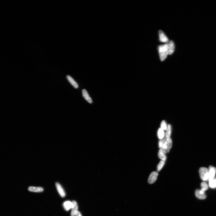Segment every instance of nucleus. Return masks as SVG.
Returning a JSON list of instances; mask_svg holds the SVG:
<instances>
[{"label": "nucleus", "instance_id": "f257e3e1", "mask_svg": "<svg viewBox=\"0 0 216 216\" xmlns=\"http://www.w3.org/2000/svg\"><path fill=\"white\" fill-rule=\"evenodd\" d=\"M158 50L160 60L161 61H163L168 55V43L159 46Z\"/></svg>", "mask_w": 216, "mask_h": 216}, {"label": "nucleus", "instance_id": "f03ea898", "mask_svg": "<svg viewBox=\"0 0 216 216\" xmlns=\"http://www.w3.org/2000/svg\"><path fill=\"white\" fill-rule=\"evenodd\" d=\"M200 178L204 181H208L209 179L208 169L205 167L200 168L199 170Z\"/></svg>", "mask_w": 216, "mask_h": 216}, {"label": "nucleus", "instance_id": "7ed1b4c3", "mask_svg": "<svg viewBox=\"0 0 216 216\" xmlns=\"http://www.w3.org/2000/svg\"><path fill=\"white\" fill-rule=\"evenodd\" d=\"M172 140L171 137L166 139L162 149L166 153H168L170 152L172 148Z\"/></svg>", "mask_w": 216, "mask_h": 216}, {"label": "nucleus", "instance_id": "20e7f679", "mask_svg": "<svg viewBox=\"0 0 216 216\" xmlns=\"http://www.w3.org/2000/svg\"><path fill=\"white\" fill-rule=\"evenodd\" d=\"M159 175L157 172L153 171L151 173L148 178V181L149 183L152 184L156 181Z\"/></svg>", "mask_w": 216, "mask_h": 216}, {"label": "nucleus", "instance_id": "39448f33", "mask_svg": "<svg viewBox=\"0 0 216 216\" xmlns=\"http://www.w3.org/2000/svg\"><path fill=\"white\" fill-rule=\"evenodd\" d=\"M208 169L209 173L208 180L215 178L216 173V168L212 166H210Z\"/></svg>", "mask_w": 216, "mask_h": 216}, {"label": "nucleus", "instance_id": "423d86ee", "mask_svg": "<svg viewBox=\"0 0 216 216\" xmlns=\"http://www.w3.org/2000/svg\"><path fill=\"white\" fill-rule=\"evenodd\" d=\"M159 33L160 41L164 43H168V38L163 31L162 30H160L159 31Z\"/></svg>", "mask_w": 216, "mask_h": 216}, {"label": "nucleus", "instance_id": "0eeeda50", "mask_svg": "<svg viewBox=\"0 0 216 216\" xmlns=\"http://www.w3.org/2000/svg\"><path fill=\"white\" fill-rule=\"evenodd\" d=\"M195 195L196 197L200 199H204L206 197L205 192L201 190H196L195 191Z\"/></svg>", "mask_w": 216, "mask_h": 216}, {"label": "nucleus", "instance_id": "6e6552de", "mask_svg": "<svg viewBox=\"0 0 216 216\" xmlns=\"http://www.w3.org/2000/svg\"><path fill=\"white\" fill-rule=\"evenodd\" d=\"M56 186L57 191H58L59 194L61 196V197H65L66 196L65 192L61 185L58 182H57L56 183Z\"/></svg>", "mask_w": 216, "mask_h": 216}, {"label": "nucleus", "instance_id": "1a4fd4ad", "mask_svg": "<svg viewBox=\"0 0 216 216\" xmlns=\"http://www.w3.org/2000/svg\"><path fill=\"white\" fill-rule=\"evenodd\" d=\"M82 95L87 101L90 104H92L93 103V101L92 99L91 98L89 95L87 91L85 89L82 91Z\"/></svg>", "mask_w": 216, "mask_h": 216}, {"label": "nucleus", "instance_id": "9d476101", "mask_svg": "<svg viewBox=\"0 0 216 216\" xmlns=\"http://www.w3.org/2000/svg\"><path fill=\"white\" fill-rule=\"evenodd\" d=\"M66 77L69 82L75 89H77L79 88L78 84L72 77L70 75H67L66 76Z\"/></svg>", "mask_w": 216, "mask_h": 216}, {"label": "nucleus", "instance_id": "9b49d317", "mask_svg": "<svg viewBox=\"0 0 216 216\" xmlns=\"http://www.w3.org/2000/svg\"><path fill=\"white\" fill-rule=\"evenodd\" d=\"M168 55H171L174 52L175 45L172 41H170L168 43Z\"/></svg>", "mask_w": 216, "mask_h": 216}, {"label": "nucleus", "instance_id": "f8f14e48", "mask_svg": "<svg viewBox=\"0 0 216 216\" xmlns=\"http://www.w3.org/2000/svg\"><path fill=\"white\" fill-rule=\"evenodd\" d=\"M28 190L31 192H40L44 191V189L41 187L30 186L28 188Z\"/></svg>", "mask_w": 216, "mask_h": 216}, {"label": "nucleus", "instance_id": "ddd939ff", "mask_svg": "<svg viewBox=\"0 0 216 216\" xmlns=\"http://www.w3.org/2000/svg\"><path fill=\"white\" fill-rule=\"evenodd\" d=\"M166 154L163 149H160L158 154V157L162 161H166L167 159Z\"/></svg>", "mask_w": 216, "mask_h": 216}, {"label": "nucleus", "instance_id": "4468645a", "mask_svg": "<svg viewBox=\"0 0 216 216\" xmlns=\"http://www.w3.org/2000/svg\"><path fill=\"white\" fill-rule=\"evenodd\" d=\"M64 208L66 211H68L70 209H72L73 206L72 202L67 201L65 202L63 204Z\"/></svg>", "mask_w": 216, "mask_h": 216}, {"label": "nucleus", "instance_id": "2eb2a0df", "mask_svg": "<svg viewBox=\"0 0 216 216\" xmlns=\"http://www.w3.org/2000/svg\"><path fill=\"white\" fill-rule=\"evenodd\" d=\"M72 202L73 205V206L72 209V211H71V216H75V213L77 212V211H78V206L76 202V201L75 200H73Z\"/></svg>", "mask_w": 216, "mask_h": 216}, {"label": "nucleus", "instance_id": "dca6fc26", "mask_svg": "<svg viewBox=\"0 0 216 216\" xmlns=\"http://www.w3.org/2000/svg\"><path fill=\"white\" fill-rule=\"evenodd\" d=\"M157 136L160 140L163 139L165 136L164 131L161 128H159L158 131Z\"/></svg>", "mask_w": 216, "mask_h": 216}, {"label": "nucleus", "instance_id": "f3484780", "mask_svg": "<svg viewBox=\"0 0 216 216\" xmlns=\"http://www.w3.org/2000/svg\"><path fill=\"white\" fill-rule=\"evenodd\" d=\"M171 131H172V127H171V125L169 124L168 126V127L166 130V132L165 133V137L166 139L170 138Z\"/></svg>", "mask_w": 216, "mask_h": 216}, {"label": "nucleus", "instance_id": "a211bd4d", "mask_svg": "<svg viewBox=\"0 0 216 216\" xmlns=\"http://www.w3.org/2000/svg\"><path fill=\"white\" fill-rule=\"evenodd\" d=\"M166 161H162L161 160V161L158 164L157 167V172H159V171L161 170V169L163 168L164 166L165 163Z\"/></svg>", "mask_w": 216, "mask_h": 216}, {"label": "nucleus", "instance_id": "6ab92c4d", "mask_svg": "<svg viewBox=\"0 0 216 216\" xmlns=\"http://www.w3.org/2000/svg\"><path fill=\"white\" fill-rule=\"evenodd\" d=\"M215 178L209 180V186L211 188H216V183Z\"/></svg>", "mask_w": 216, "mask_h": 216}, {"label": "nucleus", "instance_id": "aec40b11", "mask_svg": "<svg viewBox=\"0 0 216 216\" xmlns=\"http://www.w3.org/2000/svg\"><path fill=\"white\" fill-rule=\"evenodd\" d=\"M166 139V138L165 136L163 139L159 140V146L160 149H162Z\"/></svg>", "mask_w": 216, "mask_h": 216}, {"label": "nucleus", "instance_id": "412c9836", "mask_svg": "<svg viewBox=\"0 0 216 216\" xmlns=\"http://www.w3.org/2000/svg\"><path fill=\"white\" fill-rule=\"evenodd\" d=\"M201 190L204 191V192H205L208 189V185L206 182H202L201 184Z\"/></svg>", "mask_w": 216, "mask_h": 216}, {"label": "nucleus", "instance_id": "4be33fe9", "mask_svg": "<svg viewBox=\"0 0 216 216\" xmlns=\"http://www.w3.org/2000/svg\"><path fill=\"white\" fill-rule=\"evenodd\" d=\"M167 125L164 121H162L161 124V128L164 130H166L168 127Z\"/></svg>", "mask_w": 216, "mask_h": 216}, {"label": "nucleus", "instance_id": "5701e85b", "mask_svg": "<svg viewBox=\"0 0 216 216\" xmlns=\"http://www.w3.org/2000/svg\"><path fill=\"white\" fill-rule=\"evenodd\" d=\"M75 216H82V215L80 212L78 210L75 213Z\"/></svg>", "mask_w": 216, "mask_h": 216}, {"label": "nucleus", "instance_id": "b1692460", "mask_svg": "<svg viewBox=\"0 0 216 216\" xmlns=\"http://www.w3.org/2000/svg\"><path fill=\"white\" fill-rule=\"evenodd\" d=\"M215 181L216 183V178H215Z\"/></svg>", "mask_w": 216, "mask_h": 216}]
</instances>
